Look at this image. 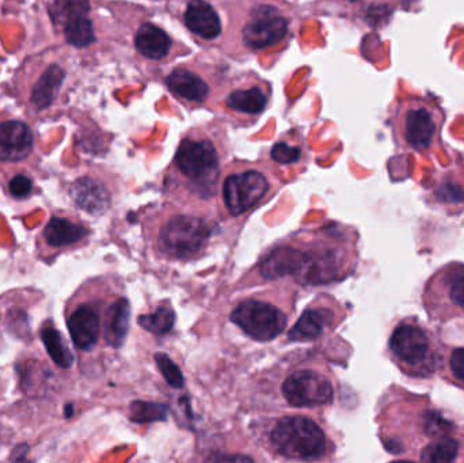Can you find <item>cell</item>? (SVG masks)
Listing matches in <instances>:
<instances>
[{
    "label": "cell",
    "mask_w": 464,
    "mask_h": 463,
    "mask_svg": "<svg viewBox=\"0 0 464 463\" xmlns=\"http://www.w3.org/2000/svg\"><path fill=\"white\" fill-rule=\"evenodd\" d=\"M379 413V435L387 453L408 461L464 462V429L441 412L430 396L394 388Z\"/></svg>",
    "instance_id": "1"
},
{
    "label": "cell",
    "mask_w": 464,
    "mask_h": 463,
    "mask_svg": "<svg viewBox=\"0 0 464 463\" xmlns=\"http://www.w3.org/2000/svg\"><path fill=\"white\" fill-rule=\"evenodd\" d=\"M65 323L81 362L102 350H119L127 339L130 304L119 280L98 276L84 282L68 299Z\"/></svg>",
    "instance_id": "2"
},
{
    "label": "cell",
    "mask_w": 464,
    "mask_h": 463,
    "mask_svg": "<svg viewBox=\"0 0 464 463\" xmlns=\"http://www.w3.org/2000/svg\"><path fill=\"white\" fill-rule=\"evenodd\" d=\"M67 75L62 51L45 49L21 63L14 72L11 92L30 120H46L59 108Z\"/></svg>",
    "instance_id": "3"
},
{
    "label": "cell",
    "mask_w": 464,
    "mask_h": 463,
    "mask_svg": "<svg viewBox=\"0 0 464 463\" xmlns=\"http://www.w3.org/2000/svg\"><path fill=\"white\" fill-rule=\"evenodd\" d=\"M390 359L397 369L413 380H432L439 374L447 344L417 317L398 321L387 342Z\"/></svg>",
    "instance_id": "4"
},
{
    "label": "cell",
    "mask_w": 464,
    "mask_h": 463,
    "mask_svg": "<svg viewBox=\"0 0 464 463\" xmlns=\"http://www.w3.org/2000/svg\"><path fill=\"white\" fill-rule=\"evenodd\" d=\"M261 438L267 450L289 461H321L334 449L326 429L311 416L300 413L267 421Z\"/></svg>",
    "instance_id": "5"
},
{
    "label": "cell",
    "mask_w": 464,
    "mask_h": 463,
    "mask_svg": "<svg viewBox=\"0 0 464 463\" xmlns=\"http://www.w3.org/2000/svg\"><path fill=\"white\" fill-rule=\"evenodd\" d=\"M215 223L198 211L166 212L158 219L155 247L169 260L188 261L200 257L211 244Z\"/></svg>",
    "instance_id": "6"
},
{
    "label": "cell",
    "mask_w": 464,
    "mask_h": 463,
    "mask_svg": "<svg viewBox=\"0 0 464 463\" xmlns=\"http://www.w3.org/2000/svg\"><path fill=\"white\" fill-rule=\"evenodd\" d=\"M174 166L185 188L201 200L214 198L220 177V155L207 139H184L177 150Z\"/></svg>",
    "instance_id": "7"
},
{
    "label": "cell",
    "mask_w": 464,
    "mask_h": 463,
    "mask_svg": "<svg viewBox=\"0 0 464 463\" xmlns=\"http://www.w3.org/2000/svg\"><path fill=\"white\" fill-rule=\"evenodd\" d=\"M292 310L270 294H256L242 299L232 310L230 318L246 336L266 342L284 333L294 314Z\"/></svg>",
    "instance_id": "8"
},
{
    "label": "cell",
    "mask_w": 464,
    "mask_h": 463,
    "mask_svg": "<svg viewBox=\"0 0 464 463\" xmlns=\"http://www.w3.org/2000/svg\"><path fill=\"white\" fill-rule=\"evenodd\" d=\"M422 306L435 323L464 317V263L441 266L425 283Z\"/></svg>",
    "instance_id": "9"
},
{
    "label": "cell",
    "mask_w": 464,
    "mask_h": 463,
    "mask_svg": "<svg viewBox=\"0 0 464 463\" xmlns=\"http://www.w3.org/2000/svg\"><path fill=\"white\" fill-rule=\"evenodd\" d=\"M37 133L27 121L0 111V176L37 168Z\"/></svg>",
    "instance_id": "10"
},
{
    "label": "cell",
    "mask_w": 464,
    "mask_h": 463,
    "mask_svg": "<svg viewBox=\"0 0 464 463\" xmlns=\"http://www.w3.org/2000/svg\"><path fill=\"white\" fill-rule=\"evenodd\" d=\"M92 236V228L78 215L56 209L35 236V256L38 260L52 264L59 256L89 244Z\"/></svg>",
    "instance_id": "11"
},
{
    "label": "cell",
    "mask_w": 464,
    "mask_h": 463,
    "mask_svg": "<svg viewBox=\"0 0 464 463\" xmlns=\"http://www.w3.org/2000/svg\"><path fill=\"white\" fill-rule=\"evenodd\" d=\"M335 381L329 370L319 366H299L281 383V396L292 408H319L333 404Z\"/></svg>",
    "instance_id": "12"
},
{
    "label": "cell",
    "mask_w": 464,
    "mask_h": 463,
    "mask_svg": "<svg viewBox=\"0 0 464 463\" xmlns=\"http://www.w3.org/2000/svg\"><path fill=\"white\" fill-rule=\"evenodd\" d=\"M49 18L54 33L73 48H87L95 41L94 24L90 19V0H48Z\"/></svg>",
    "instance_id": "13"
},
{
    "label": "cell",
    "mask_w": 464,
    "mask_h": 463,
    "mask_svg": "<svg viewBox=\"0 0 464 463\" xmlns=\"http://www.w3.org/2000/svg\"><path fill=\"white\" fill-rule=\"evenodd\" d=\"M270 190L272 182L264 171L242 169L223 181V203L231 217H242L266 198Z\"/></svg>",
    "instance_id": "14"
},
{
    "label": "cell",
    "mask_w": 464,
    "mask_h": 463,
    "mask_svg": "<svg viewBox=\"0 0 464 463\" xmlns=\"http://www.w3.org/2000/svg\"><path fill=\"white\" fill-rule=\"evenodd\" d=\"M340 309L330 302L314 301L289 331L288 339L296 342H316L338 323Z\"/></svg>",
    "instance_id": "15"
},
{
    "label": "cell",
    "mask_w": 464,
    "mask_h": 463,
    "mask_svg": "<svg viewBox=\"0 0 464 463\" xmlns=\"http://www.w3.org/2000/svg\"><path fill=\"white\" fill-rule=\"evenodd\" d=\"M68 196L81 211L97 217L105 214L113 203V192L105 181L94 174H84L68 188Z\"/></svg>",
    "instance_id": "16"
},
{
    "label": "cell",
    "mask_w": 464,
    "mask_h": 463,
    "mask_svg": "<svg viewBox=\"0 0 464 463\" xmlns=\"http://www.w3.org/2000/svg\"><path fill=\"white\" fill-rule=\"evenodd\" d=\"M288 24L273 8L262 7L243 29V41L251 49H264L285 37Z\"/></svg>",
    "instance_id": "17"
},
{
    "label": "cell",
    "mask_w": 464,
    "mask_h": 463,
    "mask_svg": "<svg viewBox=\"0 0 464 463\" xmlns=\"http://www.w3.org/2000/svg\"><path fill=\"white\" fill-rule=\"evenodd\" d=\"M438 121L430 109L413 106L405 114L403 136L406 143L417 151H425L432 146L438 133Z\"/></svg>",
    "instance_id": "18"
},
{
    "label": "cell",
    "mask_w": 464,
    "mask_h": 463,
    "mask_svg": "<svg viewBox=\"0 0 464 463\" xmlns=\"http://www.w3.org/2000/svg\"><path fill=\"white\" fill-rule=\"evenodd\" d=\"M185 24L195 34L207 40L217 38L222 32L217 11L204 0H193L189 3L185 13Z\"/></svg>",
    "instance_id": "19"
},
{
    "label": "cell",
    "mask_w": 464,
    "mask_h": 463,
    "mask_svg": "<svg viewBox=\"0 0 464 463\" xmlns=\"http://www.w3.org/2000/svg\"><path fill=\"white\" fill-rule=\"evenodd\" d=\"M40 339L43 340L44 347H45L49 358L59 369H72L75 356H73L70 345L63 337L62 332L54 325L53 321L48 320L43 323L40 329Z\"/></svg>",
    "instance_id": "20"
},
{
    "label": "cell",
    "mask_w": 464,
    "mask_h": 463,
    "mask_svg": "<svg viewBox=\"0 0 464 463\" xmlns=\"http://www.w3.org/2000/svg\"><path fill=\"white\" fill-rule=\"evenodd\" d=\"M166 82L174 94L192 102H201L208 95V84L200 76L182 68L173 71Z\"/></svg>",
    "instance_id": "21"
},
{
    "label": "cell",
    "mask_w": 464,
    "mask_h": 463,
    "mask_svg": "<svg viewBox=\"0 0 464 463\" xmlns=\"http://www.w3.org/2000/svg\"><path fill=\"white\" fill-rule=\"evenodd\" d=\"M136 48L149 59H162L170 51L171 40L168 33L151 24H144L135 38Z\"/></svg>",
    "instance_id": "22"
},
{
    "label": "cell",
    "mask_w": 464,
    "mask_h": 463,
    "mask_svg": "<svg viewBox=\"0 0 464 463\" xmlns=\"http://www.w3.org/2000/svg\"><path fill=\"white\" fill-rule=\"evenodd\" d=\"M228 108L245 114H258L266 108L267 95L261 87L235 90L227 98Z\"/></svg>",
    "instance_id": "23"
},
{
    "label": "cell",
    "mask_w": 464,
    "mask_h": 463,
    "mask_svg": "<svg viewBox=\"0 0 464 463\" xmlns=\"http://www.w3.org/2000/svg\"><path fill=\"white\" fill-rule=\"evenodd\" d=\"M439 375L450 385L464 391V345L463 347L447 345L446 355L439 370Z\"/></svg>",
    "instance_id": "24"
},
{
    "label": "cell",
    "mask_w": 464,
    "mask_h": 463,
    "mask_svg": "<svg viewBox=\"0 0 464 463\" xmlns=\"http://www.w3.org/2000/svg\"><path fill=\"white\" fill-rule=\"evenodd\" d=\"M139 325L152 334H168L176 325V313L170 304H160L155 312L139 317Z\"/></svg>",
    "instance_id": "25"
},
{
    "label": "cell",
    "mask_w": 464,
    "mask_h": 463,
    "mask_svg": "<svg viewBox=\"0 0 464 463\" xmlns=\"http://www.w3.org/2000/svg\"><path fill=\"white\" fill-rule=\"evenodd\" d=\"M5 195L14 200H26L34 193L35 181L30 171H16L2 178Z\"/></svg>",
    "instance_id": "26"
},
{
    "label": "cell",
    "mask_w": 464,
    "mask_h": 463,
    "mask_svg": "<svg viewBox=\"0 0 464 463\" xmlns=\"http://www.w3.org/2000/svg\"><path fill=\"white\" fill-rule=\"evenodd\" d=\"M155 359H157L160 371H162L166 381H168L173 388H181V386L184 385V378H182L179 367H177L168 356L163 355V353H158Z\"/></svg>",
    "instance_id": "27"
},
{
    "label": "cell",
    "mask_w": 464,
    "mask_h": 463,
    "mask_svg": "<svg viewBox=\"0 0 464 463\" xmlns=\"http://www.w3.org/2000/svg\"><path fill=\"white\" fill-rule=\"evenodd\" d=\"M300 155H302V151H300L299 147L291 146V144L284 143V141L275 144L272 149L273 160L283 163V165H291V163L297 162L300 159Z\"/></svg>",
    "instance_id": "28"
},
{
    "label": "cell",
    "mask_w": 464,
    "mask_h": 463,
    "mask_svg": "<svg viewBox=\"0 0 464 463\" xmlns=\"http://www.w3.org/2000/svg\"><path fill=\"white\" fill-rule=\"evenodd\" d=\"M0 3H2L3 7L18 8L24 3V0H0Z\"/></svg>",
    "instance_id": "29"
},
{
    "label": "cell",
    "mask_w": 464,
    "mask_h": 463,
    "mask_svg": "<svg viewBox=\"0 0 464 463\" xmlns=\"http://www.w3.org/2000/svg\"><path fill=\"white\" fill-rule=\"evenodd\" d=\"M5 429H3L2 424H0V449L5 445Z\"/></svg>",
    "instance_id": "30"
},
{
    "label": "cell",
    "mask_w": 464,
    "mask_h": 463,
    "mask_svg": "<svg viewBox=\"0 0 464 463\" xmlns=\"http://www.w3.org/2000/svg\"><path fill=\"white\" fill-rule=\"evenodd\" d=\"M0 323H2V314H0ZM3 344H5V342H3L2 332H0V347H2Z\"/></svg>",
    "instance_id": "31"
},
{
    "label": "cell",
    "mask_w": 464,
    "mask_h": 463,
    "mask_svg": "<svg viewBox=\"0 0 464 463\" xmlns=\"http://www.w3.org/2000/svg\"><path fill=\"white\" fill-rule=\"evenodd\" d=\"M349 2H356V0H349Z\"/></svg>",
    "instance_id": "32"
}]
</instances>
